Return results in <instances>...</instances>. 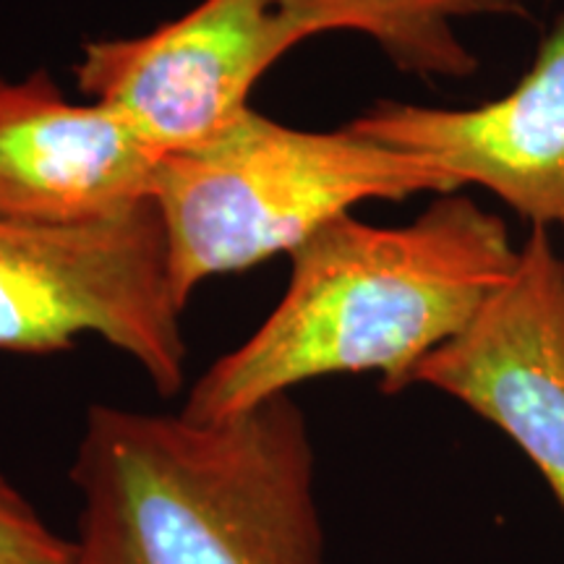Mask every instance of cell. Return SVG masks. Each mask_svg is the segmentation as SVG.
Masks as SVG:
<instances>
[{
  "instance_id": "obj_3",
  "label": "cell",
  "mask_w": 564,
  "mask_h": 564,
  "mask_svg": "<svg viewBox=\"0 0 564 564\" xmlns=\"http://www.w3.org/2000/svg\"><path fill=\"white\" fill-rule=\"evenodd\" d=\"M455 192L436 167L348 126L303 131L249 108L207 144L165 154L152 202L186 306L204 280L291 257L358 204Z\"/></svg>"
},
{
  "instance_id": "obj_8",
  "label": "cell",
  "mask_w": 564,
  "mask_h": 564,
  "mask_svg": "<svg viewBox=\"0 0 564 564\" xmlns=\"http://www.w3.org/2000/svg\"><path fill=\"white\" fill-rule=\"evenodd\" d=\"M158 154L100 102H74L45 70L0 74V220L87 223L152 199Z\"/></svg>"
},
{
  "instance_id": "obj_10",
  "label": "cell",
  "mask_w": 564,
  "mask_h": 564,
  "mask_svg": "<svg viewBox=\"0 0 564 564\" xmlns=\"http://www.w3.org/2000/svg\"><path fill=\"white\" fill-rule=\"evenodd\" d=\"M70 552L68 535L55 531L0 470V564H70Z\"/></svg>"
},
{
  "instance_id": "obj_2",
  "label": "cell",
  "mask_w": 564,
  "mask_h": 564,
  "mask_svg": "<svg viewBox=\"0 0 564 564\" xmlns=\"http://www.w3.org/2000/svg\"><path fill=\"white\" fill-rule=\"evenodd\" d=\"M70 564H324L316 457L293 394L196 421L91 405Z\"/></svg>"
},
{
  "instance_id": "obj_7",
  "label": "cell",
  "mask_w": 564,
  "mask_h": 564,
  "mask_svg": "<svg viewBox=\"0 0 564 564\" xmlns=\"http://www.w3.org/2000/svg\"><path fill=\"white\" fill-rule=\"evenodd\" d=\"M348 129L564 230V13L510 95L470 110L379 100Z\"/></svg>"
},
{
  "instance_id": "obj_5",
  "label": "cell",
  "mask_w": 564,
  "mask_h": 564,
  "mask_svg": "<svg viewBox=\"0 0 564 564\" xmlns=\"http://www.w3.org/2000/svg\"><path fill=\"white\" fill-rule=\"evenodd\" d=\"M295 45L299 32L274 0H202L139 37L84 42L74 74L87 100L118 112L165 158L220 137Z\"/></svg>"
},
{
  "instance_id": "obj_4",
  "label": "cell",
  "mask_w": 564,
  "mask_h": 564,
  "mask_svg": "<svg viewBox=\"0 0 564 564\" xmlns=\"http://www.w3.org/2000/svg\"><path fill=\"white\" fill-rule=\"evenodd\" d=\"M183 312L152 199L87 223L0 220L3 352L51 356L95 335L173 398L186 384Z\"/></svg>"
},
{
  "instance_id": "obj_9",
  "label": "cell",
  "mask_w": 564,
  "mask_h": 564,
  "mask_svg": "<svg viewBox=\"0 0 564 564\" xmlns=\"http://www.w3.org/2000/svg\"><path fill=\"white\" fill-rule=\"evenodd\" d=\"M533 0H274L301 42L327 32H358L382 47L405 74L468 79L476 55L457 40L453 21L481 13L528 17Z\"/></svg>"
},
{
  "instance_id": "obj_6",
  "label": "cell",
  "mask_w": 564,
  "mask_h": 564,
  "mask_svg": "<svg viewBox=\"0 0 564 564\" xmlns=\"http://www.w3.org/2000/svg\"><path fill=\"white\" fill-rule=\"evenodd\" d=\"M499 426L564 505V264L533 225L512 278L411 373Z\"/></svg>"
},
{
  "instance_id": "obj_1",
  "label": "cell",
  "mask_w": 564,
  "mask_h": 564,
  "mask_svg": "<svg viewBox=\"0 0 564 564\" xmlns=\"http://www.w3.org/2000/svg\"><path fill=\"white\" fill-rule=\"evenodd\" d=\"M291 262L278 306L196 379L181 413L232 419L335 373L379 371L382 392H403L512 278L518 251L497 215L455 192L403 228L337 217Z\"/></svg>"
}]
</instances>
